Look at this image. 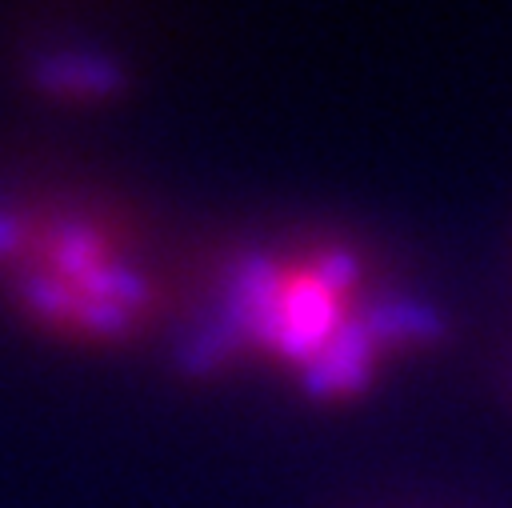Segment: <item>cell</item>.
<instances>
[{
	"instance_id": "1",
	"label": "cell",
	"mask_w": 512,
	"mask_h": 508,
	"mask_svg": "<svg viewBox=\"0 0 512 508\" xmlns=\"http://www.w3.org/2000/svg\"><path fill=\"white\" fill-rule=\"evenodd\" d=\"M452 336L448 304L336 224L236 236L180 276L168 352L184 380H264L308 408H356Z\"/></svg>"
},
{
	"instance_id": "2",
	"label": "cell",
	"mask_w": 512,
	"mask_h": 508,
	"mask_svg": "<svg viewBox=\"0 0 512 508\" xmlns=\"http://www.w3.org/2000/svg\"><path fill=\"white\" fill-rule=\"evenodd\" d=\"M180 276L116 196L0 176V312L44 344L108 356L168 332Z\"/></svg>"
},
{
	"instance_id": "3",
	"label": "cell",
	"mask_w": 512,
	"mask_h": 508,
	"mask_svg": "<svg viewBox=\"0 0 512 508\" xmlns=\"http://www.w3.org/2000/svg\"><path fill=\"white\" fill-rule=\"evenodd\" d=\"M24 84L36 100L76 112H96L128 100L132 60L104 40L48 36L20 56Z\"/></svg>"
},
{
	"instance_id": "4",
	"label": "cell",
	"mask_w": 512,
	"mask_h": 508,
	"mask_svg": "<svg viewBox=\"0 0 512 508\" xmlns=\"http://www.w3.org/2000/svg\"><path fill=\"white\" fill-rule=\"evenodd\" d=\"M504 384H508V396H512V360H508V372H504Z\"/></svg>"
}]
</instances>
